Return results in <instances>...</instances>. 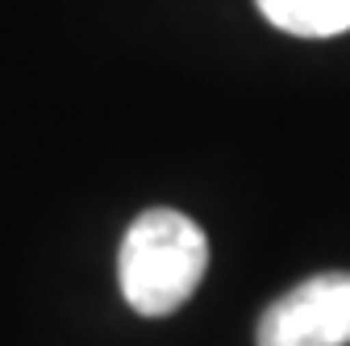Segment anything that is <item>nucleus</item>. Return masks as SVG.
<instances>
[{
	"label": "nucleus",
	"mask_w": 350,
	"mask_h": 346,
	"mask_svg": "<svg viewBox=\"0 0 350 346\" xmlns=\"http://www.w3.org/2000/svg\"><path fill=\"white\" fill-rule=\"evenodd\" d=\"M258 346H350V271L296 284L258 317Z\"/></svg>",
	"instance_id": "2"
},
{
	"label": "nucleus",
	"mask_w": 350,
	"mask_h": 346,
	"mask_svg": "<svg viewBox=\"0 0 350 346\" xmlns=\"http://www.w3.org/2000/svg\"><path fill=\"white\" fill-rule=\"evenodd\" d=\"M208 267L204 230L175 209H146L121 238L117 280L125 305L142 317H167L200 288Z\"/></svg>",
	"instance_id": "1"
},
{
	"label": "nucleus",
	"mask_w": 350,
	"mask_h": 346,
	"mask_svg": "<svg viewBox=\"0 0 350 346\" xmlns=\"http://www.w3.org/2000/svg\"><path fill=\"white\" fill-rule=\"evenodd\" d=\"M262 17L296 38H334L350 29V0H258Z\"/></svg>",
	"instance_id": "3"
}]
</instances>
